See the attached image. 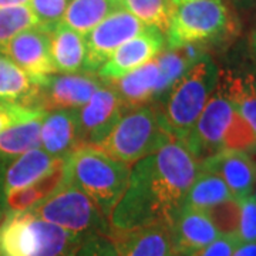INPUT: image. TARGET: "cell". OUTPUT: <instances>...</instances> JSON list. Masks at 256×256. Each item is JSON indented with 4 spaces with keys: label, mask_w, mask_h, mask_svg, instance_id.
Masks as SVG:
<instances>
[{
    "label": "cell",
    "mask_w": 256,
    "mask_h": 256,
    "mask_svg": "<svg viewBox=\"0 0 256 256\" xmlns=\"http://www.w3.org/2000/svg\"><path fill=\"white\" fill-rule=\"evenodd\" d=\"M200 172V162L182 141L172 140L131 166L126 192L111 212L110 228L168 224Z\"/></svg>",
    "instance_id": "6da1fadb"
},
{
    "label": "cell",
    "mask_w": 256,
    "mask_h": 256,
    "mask_svg": "<svg viewBox=\"0 0 256 256\" xmlns=\"http://www.w3.org/2000/svg\"><path fill=\"white\" fill-rule=\"evenodd\" d=\"M198 162L220 151H250L256 134L216 84L196 124L182 141Z\"/></svg>",
    "instance_id": "7a4b0ae2"
},
{
    "label": "cell",
    "mask_w": 256,
    "mask_h": 256,
    "mask_svg": "<svg viewBox=\"0 0 256 256\" xmlns=\"http://www.w3.org/2000/svg\"><path fill=\"white\" fill-rule=\"evenodd\" d=\"M131 166L94 146H82L66 156V181L87 194L108 220L126 192Z\"/></svg>",
    "instance_id": "3957f363"
},
{
    "label": "cell",
    "mask_w": 256,
    "mask_h": 256,
    "mask_svg": "<svg viewBox=\"0 0 256 256\" xmlns=\"http://www.w3.org/2000/svg\"><path fill=\"white\" fill-rule=\"evenodd\" d=\"M220 70L205 54L165 92L162 102H154L166 131L184 141L215 92Z\"/></svg>",
    "instance_id": "277c9868"
},
{
    "label": "cell",
    "mask_w": 256,
    "mask_h": 256,
    "mask_svg": "<svg viewBox=\"0 0 256 256\" xmlns=\"http://www.w3.org/2000/svg\"><path fill=\"white\" fill-rule=\"evenodd\" d=\"M86 238L32 210L12 212L0 224V256H74Z\"/></svg>",
    "instance_id": "5b68a950"
},
{
    "label": "cell",
    "mask_w": 256,
    "mask_h": 256,
    "mask_svg": "<svg viewBox=\"0 0 256 256\" xmlns=\"http://www.w3.org/2000/svg\"><path fill=\"white\" fill-rule=\"evenodd\" d=\"M172 140L175 138L166 131L156 104H146L124 111L108 137L94 148L132 166Z\"/></svg>",
    "instance_id": "8992f818"
},
{
    "label": "cell",
    "mask_w": 256,
    "mask_h": 256,
    "mask_svg": "<svg viewBox=\"0 0 256 256\" xmlns=\"http://www.w3.org/2000/svg\"><path fill=\"white\" fill-rule=\"evenodd\" d=\"M238 22L225 0H192L174 4L165 32L166 47L206 44L234 36Z\"/></svg>",
    "instance_id": "52a82bcc"
},
{
    "label": "cell",
    "mask_w": 256,
    "mask_h": 256,
    "mask_svg": "<svg viewBox=\"0 0 256 256\" xmlns=\"http://www.w3.org/2000/svg\"><path fill=\"white\" fill-rule=\"evenodd\" d=\"M30 210L42 220L82 236L108 235L110 230L108 220L92 198L68 181H64L52 196Z\"/></svg>",
    "instance_id": "ba28073f"
},
{
    "label": "cell",
    "mask_w": 256,
    "mask_h": 256,
    "mask_svg": "<svg viewBox=\"0 0 256 256\" xmlns=\"http://www.w3.org/2000/svg\"><path fill=\"white\" fill-rule=\"evenodd\" d=\"M101 86L94 74H50L36 82L33 92L18 104L42 111L77 110L88 102Z\"/></svg>",
    "instance_id": "9c48e42d"
},
{
    "label": "cell",
    "mask_w": 256,
    "mask_h": 256,
    "mask_svg": "<svg viewBox=\"0 0 256 256\" xmlns=\"http://www.w3.org/2000/svg\"><path fill=\"white\" fill-rule=\"evenodd\" d=\"M146 26L126 9L116 10L106 18L97 28L84 37L86 38V63L84 72L97 73L114 52L128 40L144 33Z\"/></svg>",
    "instance_id": "30bf717a"
},
{
    "label": "cell",
    "mask_w": 256,
    "mask_h": 256,
    "mask_svg": "<svg viewBox=\"0 0 256 256\" xmlns=\"http://www.w3.org/2000/svg\"><path fill=\"white\" fill-rule=\"evenodd\" d=\"M124 111L127 108L118 94L108 84H102L87 104L77 108L78 148L97 146L102 142L117 126Z\"/></svg>",
    "instance_id": "8fae6325"
},
{
    "label": "cell",
    "mask_w": 256,
    "mask_h": 256,
    "mask_svg": "<svg viewBox=\"0 0 256 256\" xmlns=\"http://www.w3.org/2000/svg\"><path fill=\"white\" fill-rule=\"evenodd\" d=\"M0 53L18 64L34 82L57 73L50 52V32L44 28H33L18 33L0 48Z\"/></svg>",
    "instance_id": "7c38bea8"
},
{
    "label": "cell",
    "mask_w": 256,
    "mask_h": 256,
    "mask_svg": "<svg viewBox=\"0 0 256 256\" xmlns=\"http://www.w3.org/2000/svg\"><path fill=\"white\" fill-rule=\"evenodd\" d=\"M164 43L161 32L148 28L144 33L128 40L114 52V54L97 70L98 78L106 82H114L137 70L138 67L156 58L164 48Z\"/></svg>",
    "instance_id": "4fadbf2b"
},
{
    "label": "cell",
    "mask_w": 256,
    "mask_h": 256,
    "mask_svg": "<svg viewBox=\"0 0 256 256\" xmlns=\"http://www.w3.org/2000/svg\"><path fill=\"white\" fill-rule=\"evenodd\" d=\"M175 256H186L220 236L206 210L181 205L168 220Z\"/></svg>",
    "instance_id": "5bb4252c"
},
{
    "label": "cell",
    "mask_w": 256,
    "mask_h": 256,
    "mask_svg": "<svg viewBox=\"0 0 256 256\" xmlns=\"http://www.w3.org/2000/svg\"><path fill=\"white\" fill-rule=\"evenodd\" d=\"M200 171L222 178L235 200L252 195L256 185V162L245 151L216 152L200 162Z\"/></svg>",
    "instance_id": "9a60e30c"
},
{
    "label": "cell",
    "mask_w": 256,
    "mask_h": 256,
    "mask_svg": "<svg viewBox=\"0 0 256 256\" xmlns=\"http://www.w3.org/2000/svg\"><path fill=\"white\" fill-rule=\"evenodd\" d=\"M107 236L118 256H175L164 222L131 229L110 228Z\"/></svg>",
    "instance_id": "2e32d148"
},
{
    "label": "cell",
    "mask_w": 256,
    "mask_h": 256,
    "mask_svg": "<svg viewBox=\"0 0 256 256\" xmlns=\"http://www.w3.org/2000/svg\"><path fill=\"white\" fill-rule=\"evenodd\" d=\"M40 146L53 158H64L78 148L77 110L46 111L42 120Z\"/></svg>",
    "instance_id": "e0dca14e"
},
{
    "label": "cell",
    "mask_w": 256,
    "mask_h": 256,
    "mask_svg": "<svg viewBox=\"0 0 256 256\" xmlns=\"http://www.w3.org/2000/svg\"><path fill=\"white\" fill-rule=\"evenodd\" d=\"M158 78L160 68L156 57L151 62L138 67L137 70L126 74L118 80L108 82L107 84L118 94L126 108L130 110L134 107L146 106L148 101L156 98Z\"/></svg>",
    "instance_id": "ac0fdd59"
},
{
    "label": "cell",
    "mask_w": 256,
    "mask_h": 256,
    "mask_svg": "<svg viewBox=\"0 0 256 256\" xmlns=\"http://www.w3.org/2000/svg\"><path fill=\"white\" fill-rule=\"evenodd\" d=\"M50 52L57 73L84 72L86 38L63 23L57 24L50 32Z\"/></svg>",
    "instance_id": "d6986e66"
},
{
    "label": "cell",
    "mask_w": 256,
    "mask_h": 256,
    "mask_svg": "<svg viewBox=\"0 0 256 256\" xmlns=\"http://www.w3.org/2000/svg\"><path fill=\"white\" fill-rule=\"evenodd\" d=\"M57 158L48 156L42 148L28 151L12 162L3 180V192L8 196L38 181L53 168Z\"/></svg>",
    "instance_id": "ffe728a7"
},
{
    "label": "cell",
    "mask_w": 256,
    "mask_h": 256,
    "mask_svg": "<svg viewBox=\"0 0 256 256\" xmlns=\"http://www.w3.org/2000/svg\"><path fill=\"white\" fill-rule=\"evenodd\" d=\"M66 181V156L57 158L53 168L38 181L6 196L8 206L13 212L30 210L52 196Z\"/></svg>",
    "instance_id": "44dd1931"
},
{
    "label": "cell",
    "mask_w": 256,
    "mask_h": 256,
    "mask_svg": "<svg viewBox=\"0 0 256 256\" xmlns=\"http://www.w3.org/2000/svg\"><path fill=\"white\" fill-rule=\"evenodd\" d=\"M204 56L205 53L202 50V46L198 44H186L178 48H168L164 53L156 56L160 78L156 84V97H160L168 92Z\"/></svg>",
    "instance_id": "7402d4cb"
},
{
    "label": "cell",
    "mask_w": 256,
    "mask_h": 256,
    "mask_svg": "<svg viewBox=\"0 0 256 256\" xmlns=\"http://www.w3.org/2000/svg\"><path fill=\"white\" fill-rule=\"evenodd\" d=\"M118 9H122L120 0H70L62 23L86 37Z\"/></svg>",
    "instance_id": "603a6c76"
},
{
    "label": "cell",
    "mask_w": 256,
    "mask_h": 256,
    "mask_svg": "<svg viewBox=\"0 0 256 256\" xmlns=\"http://www.w3.org/2000/svg\"><path fill=\"white\" fill-rule=\"evenodd\" d=\"M218 87L256 134V78L252 74L236 76L220 72Z\"/></svg>",
    "instance_id": "cb8c5ba5"
},
{
    "label": "cell",
    "mask_w": 256,
    "mask_h": 256,
    "mask_svg": "<svg viewBox=\"0 0 256 256\" xmlns=\"http://www.w3.org/2000/svg\"><path fill=\"white\" fill-rule=\"evenodd\" d=\"M235 200L218 175L200 171L184 198L182 205L195 210H208L222 202Z\"/></svg>",
    "instance_id": "d4e9b609"
},
{
    "label": "cell",
    "mask_w": 256,
    "mask_h": 256,
    "mask_svg": "<svg viewBox=\"0 0 256 256\" xmlns=\"http://www.w3.org/2000/svg\"><path fill=\"white\" fill-rule=\"evenodd\" d=\"M44 116V114H43ZM43 116L18 122L0 132V156H16L40 148Z\"/></svg>",
    "instance_id": "484cf974"
},
{
    "label": "cell",
    "mask_w": 256,
    "mask_h": 256,
    "mask_svg": "<svg viewBox=\"0 0 256 256\" xmlns=\"http://www.w3.org/2000/svg\"><path fill=\"white\" fill-rule=\"evenodd\" d=\"M34 80L0 53V98L22 102L34 88Z\"/></svg>",
    "instance_id": "4316f807"
},
{
    "label": "cell",
    "mask_w": 256,
    "mask_h": 256,
    "mask_svg": "<svg viewBox=\"0 0 256 256\" xmlns=\"http://www.w3.org/2000/svg\"><path fill=\"white\" fill-rule=\"evenodd\" d=\"M122 9L142 22L146 28L165 33L174 10L172 0H121Z\"/></svg>",
    "instance_id": "83f0119b"
},
{
    "label": "cell",
    "mask_w": 256,
    "mask_h": 256,
    "mask_svg": "<svg viewBox=\"0 0 256 256\" xmlns=\"http://www.w3.org/2000/svg\"><path fill=\"white\" fill-rule=\"evenodd\" d=\"M33 28H40V23L28 4L0 9V48L18 33Z\"/></svg>",
    "instance_id": "f1b7e54d"
},
{
    "label": "cell",
    "mask_w": 256,
    "mask_h": 256,
    "mask_svg": "<svg viewBox=\"0 0 256 256\" xmlns=\"http://www.w3.org/2000/svg\"><path fill=\"white\" fill-rule=\"evenodd\" d=\"M210 220L220 235L238 236L239 228V202L238 200H229L206 210Z\"/></svg>",
    "instance_id": "f546056e"
},
{
    "label": "cell",
    "mask_w": 256,
    "mask_h": 256,
    "mask_svg": "<svg viewBox=\"0 0 256 256\" xmlns=\"http://www.w3.org/2000/svg\"><path fill=\"white\" fill-rule=\"evenodd\" d=\"M68 0H30L28 6L40 23V28L52 32L62 23Z\"/></svg>",
    "instance_id": "4dcf8cb0"
},
{
    "label": "cell",
    "mask_w": 256,
    "mask_h": 256,
    "mask_svg": "<svg viewBox=\"0 0 256 256\" xmlns=\"http://www.w3.org/2000/svg\"><path fill=\"white\" fill-rule=\"evenodd\" d=\"M239 202L238 238L240 242H256V200L254 195Z\"/></svg>",
    "instance_id": "1f68e13d"
},
{
    "label": "cell",
    "mask_w": 256,
    "mask_h": 256,
    "mask_svg": "<svg viewBox=\"0 0 256 256\" xmlns=\"http://www.w3.org/2000/svg\"><path fill=\"white\" fill-rule=\"evenodd\" d=\"M46 111L28 108L23 104L13 102V101H3L0 102V132L6 128L12 127L22 121L36 118L43 116Z\"/></svg>",
    "instance_id": "d6a6232c"
},
{
    "label": "cell",
    "mask_w": 256,
    "mask_h": 256,
    "mask_svg": "<svg viewBox=\"0 0 256 256\" xmlns=\"http://www.w3.org/2000/svg\"><path fill=\"white\" fill-rule=\"evenodd\" d=\"M74 256H118L107 235H90Z\"/></svg>",
    "instance_id": "836d02e7"
},
{
    "label": "cell",
    "mask_w": 256,
    "mask_h": 256,
    "mask_svg": "<svg viewBox=\"0 0 256 256\" xmlns=\"http://www.w3.org/2000/svg\"><path fill=\"white\" fill-rule=\"evenodd\" d=\"M239 244L240 240L238 236L220 235V238L215 239L212 244L186 256H232L235 248L238 246Z\"/></svg>",
    "instance_id": "e575fe53"
},
{
    "label": "cell",
    "mask_w": 256,
    "mask_h": 256,
    "mask_svg": "<svg viewBox=\"0 0 256 256\" xmlns=\"http://www.w3.org/2000/svg\"><path fill=\"white\" fill-rule=\"evenodd\" d=\"M232 256H256V242H240Z\"/></svg>",
    "instance_id": "d590c367"
},
{
    "label": "cell",
    "mask_w": 256,
    "mask_h": 256,
    "mask_svg": "<svg viewBox=\"0 0 256 256\" xmlns=\"http://www.w3.org/2000/svg\"><path fill=\"white\" fill-rule=\"evenodd\" d=\"M30 0H0V9L3 8H13V6H26Z\"/></svg>",
    "instance_id": "8d00e7d4"
},
{
    "label": "cell",
    "mask_w": 256,
    "mask_h": 256,
    "mask_svg": "<svg viewBox=\"0 0 256 256\" xmlns=\"http://www.w3.org/2000/svg\"><path fill=\"white\" fill-rule=\"evenodd\" d=\"M250 43H252V47H254V50H255L256 53V32L252 34V37H250Z\"/></svg>",
    "instance_id": "74e56055"
},
{
    "label": "cell",
    "mask_w": 256,
    "mask_h": 256,
    "mask_svg": "<svg viewBox=\"0 0 256 256\" xmlns=\"http://www.w3.org/2000/svg\"><path fill=\"white\" fill-rule=\"evenodd\" d=\"M186 2H192V0H172L174 4H180V3H186Z\"/></svg>",
    "instance_id": "f35d334b"
},
{
    "label": "cell",
    "mask_w": 256,
    "mask_h": 256,
    "mask_svg": "<svg viewBox=\"0 0 256 256\" xmlns=\"http://www.w3.org/2000/svg\"><path fill=\"white\" fill-rule=\"evenodd\" d=\"M254 148H255V150H256V146H254ZM249 156H252V160H254V161H255V162H256V154H249Z\"/></svg>",
    "instance_id": "ab89813d"
},
{
    "label": "cell",
    "mask_w": 256,
    "mask_h": 256,
    "mask_svg": "<svg viewBox=\"0 0 256 256\" xmlns=\"http://www.w3.org/2000/svg\"><path fill=\"white\" fill-rule=\"evenodd\" d=\"M254 198H255V200H256V190H255V195H254Z\"/></svg>",
    "instance_id": "60d3db41"
},
{
    "label": "cell",
    "mask_w": 256,
    "mask_h": 256,
    "mask_svg": "<svg viewBox=\"0 0 256 256\" xmlns=\"http://www.w3.org/2000/svg\"><path fill=\"white\" fill-rule=\"evenodd\" d=\"M3 101H4V100H2V98H0V102H3Z\"/></svg>",
    "instance_id": "b9f144b4"
},
{
    "label": "cell",
    "mask_w": 256,
    "mask_h": 256,
    "mask_svg": "<svg viewBox=\"0 0 256 256\" xmlns=\"http://www.w3.org/2000/svg\"><path fill=\"white\" fill-rule=\"evenodd\" d=\"M120 2H121V0H120Z\"/></svg>",
    "instance_id": "7bdbcfd3"
}]
</instances>
